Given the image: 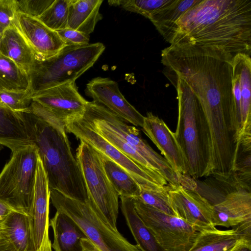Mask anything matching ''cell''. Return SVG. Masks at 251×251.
<instances>
[{"mask_svg":"<svg viewBox=\"0 0 251 251\" xmlns=\"http://www.w3.org/2000/svg\"><path fill=\"white\" fill-rule=\"evenodd\" d=\"M121 208L141 251H163L155 238L136 212L131 198L119 197Z\"/></svg>","mask_w":251,"mask_h":251,"instance_id":"obj_23","label":"cell"},{"mask_svg":"<svg viewBox=\"0 0 251 251\" xmlns=\"http://www.w3.org/2000/svg\"><path fill=\"white\" fill-rule=\"evenodd\" d=\"M102 0H70L68 27L88 35L102 18L99 10Z\"/></svg>","mask_w":251,"mask_h":251,"instance_id":"obj_22","label":"cell"},{"mask_svg":"<svg viewBox=\"0 0 251 251\" xmlns=\"http://www.w3.org/2000/svg\"><path fill=\"white\" fill-rule=\"evenodd\" d=\"M132 200L136 212L163 251H188L190 249L199 233L192 226L137 198Z\"/></svg>","mask_w":251,"mask_h":251,"instance_id":"obj_8","label":"cell"},{"mask_svg":"<svg viewBox=\"0 0 251 251\" xmlns=\"http://www.w3.org/2000/svg\"><path fill=\"white\" fill-rule=\"evenodd\" d=\"M65 130L122 167L134 179L140 189L158 190L169 185L166 180L150 174L107 141L93 129L83 116L68 122Z\"/></svg>","mask_w":251,"mask_h":251,"instance_id":"obj_9","label":"cell"},{"mask_svg":"<svg viewBox=\"0 0 251 251\" xmlns=\"http://www.w3.org/2000/svg\"><path fill=\"white\" fill-rule=\"evenodd\" d=\"M32 100L45 107L65 126L68 122L83 116L88 102L79 93L75 82L39 92L32 95Z\"/></svg>","mask_w":251,"mask_h":251,"instance_id":"obj_12","label":"cell"},{"mask_svg":"<svg viewBox=\"0 0 251 251\" xmlns=\"http://www.w3.org/2000/svg\"><path fill=\"white\" fill-rule=\"evenodd\" d=\"M87 105L130 145L147 162L156 175L165 179L170 185H179L178 174L164 157L154 151L142 138L138 128L127 125L123 120L108 109L93 101H88Z\"/></svg>","mask_w":251,"mask_h":251,"instance_id":"obj_10","label":"cell"},{"mask_svg":"<svg viewBox=\"0 0 251 251\" xmlns=\"http://www.w3.org/2000/svg\"><path fill=\"white\" fill-rule=\"evenodd\" d=\"M169 43L251 56V0H201L176 22Z\"/></svg>","mask_w":251,"mask_h":251,"instance_id":"obj_1","label":"cell"},{"mask_svg":"<svg viewBox=\"0 0 251 251\" xmlns=\"http://www.w3.org/2000/svg\"><path fill=\"white\" fill-rule=\"evenodd\" d=\"M105 50L101 43L65 46L57 54L36 60L28 75L32 95L66 83L75 82L92 67Z\"/></svg>","mask_w":251,"mask_h":251,"instance_id":"obj_4","label":"cell"},{"mask_svg":"<svg viewBox=\"0 0 251 251\" xmlns=\"http://www.w3.org/2000/svg\"><path fill=\"white\" fill-rule=\"evenodd\" d=\"M39 155L33 144L12 151L0 173V200L15 211L29 216Z\"/></svg>","mask_w":251,"mask_h":251,"instance_id":"obj_5","label":"cell"},{"mask_svg":"<svg viewBox=\"0 0 251 251\" xmlns=\"http://www.w3.org/2000/svg\"><path fill=\"white\" fill-rule=\"evenodd\" d=\"M0 52L28 75L36 60L31 48L14 23L0 36Z\"/></svg>","mask_w":251,"mask_h":251,"instance_id":"obj_19","label":"cell"},{"mask_svg":"<svg viewBox=\"0 0 251 251\" xmlns=\"http://www.w3.org/2000/svg\"><path fill=\"white\" fill-rule=\"evenodd\" d=\"M168 74L176 87L178 100L176 139L194 178L210 175L211 153L209 131L201 105L196 96L181 78Z\"/></svg>","mask_w":251,"mask_h":251,"instance_id":"obj_3","label":"cell"},{"mask_svg":"<svg viewBox=\"0 0 251 251\" xmlns=\"http://www.w3.org/2000/svg\"><path fill=\"white\" fill-rule=\"evenodd\" d=\"M251 220L250 189L238 188L228 193L224 199L213 204L214 226L234 227Z\"/></svg>","mask_w":251,"mask_h":251,"instance_id":"obj_17","label":"cell"},{"mask_svg":"<svg viewBox=\"0 0 251 251\" xmlns=\"http://www.w3.org/2000/svg\"><path fill=\"white\" fill-rule=\"evenodd\" d=\"M50 200L48 180L39 156L33 203L28 216L35 251H52L49 233Z\"/></svg>","mask_w":251,"mask_h":251,"instance_id":"obj_13","label":"cell"},{"mask_svg":"<svg viewBox=\"0 0 251 251\" xmlns=\"http://www.w3.org/2000/svg\"><path fill=\"white\" fill-rule=\"evenodd\" d=\"M86 95L126 123L142 127L144 117L125 99L118 83L107 77H97L88 82Z\"/></svg>","mask_w":251,"mask_h":251,"instance_id":"obj_14","label":"cell"},{"mask_svg":"<svg viewBox=\"0 0 251 251\" xmlns=\"http://www.w3.org/2000/svg\"><path fill=\"white\" fill-rule=\"evenodd\" d=\"M100 154L105 174L119 197H138L140 187L134 179L122 167L104 154Z\"/></svg>","mask_w":251,"mask_h":251,"instance_id":"obj_27","label":"cell"},{"mask_svg":"<svg viewBox=\"0 0 251 251\" xmlns=\"http://www.w3.org/2000/svg\"><path fill=\"white\" fill-rule=\"evenodd\" d=\"M233 71L239 83L240 119L239 142L251 138V58L245 53H237L232 59Z\"/></svg>","mask_w":251,"mask_h":251,"instance_id":"obj_18","label":"cell"},{"mask_svg":"<svg viewBox=\"0 0 251 251\" xmlns=\"http://www.w3.org/2000/svg\"><path fill=\"white\" fill-rule=\"evenodd\" d=\"M142 128L172 168L179 175L188 176L187 163L182 150L175 133L166 123L151 112H148Z\"/></svg>","mask_w":251,"mask_h":251,"instance_id":"obj_16","label":"cell"},{"mask_svg":"<svg viewBox=\"0 0 251 251\" xmlns=\"http://www.w3.org/2000/svg\"><path fill=\"white\" fill-rule=\"evenodd\" d=\"M14 24L31 48L36 60L52 57L65 47L57 32L36 18L17 12Z\"/></svg>","mask_w":251,"mask_h":251,"instance_id":"obj_15","label":"cell"},{"mask_svg":"<svg viewBox=\"0 0 251 251\" xmlns=\"http://www.w3.org/2000/svg\"><path fill=\"white\" fill-rule=\"evenodd\" d=\"M226 251H251V241L244 238L240 239Z\"/></svg>","mask_w":251,"mask_h":251,"instance_id":"obj_37","label":"cell"},{"mask_svg":"<svg viewBox=\"0 0 251 251\" xmlns=\"http://www.w3.org/2000/svg\"><path fill=\"white\" fill-rule=\"evenodd\" d=\"M54 0H17V12L38 18Z\"/></svg>","mask_w":251,"mask_h":251,"instance_id":"obj_33","label":"cell"},{"mask_svg":"<svg viewBox=\"0 0 251 251\" xmlns=\"http://www.w3.org/2000/svg\"><path fill=\"white\" fill-rule=\"evenodd\" d=\"M201 0H174L150 19L157 30L169 43L176 22Z\"/></svg>","mask_w":251,"mask_h":251,"instance_id":"obj_26","label":"cell"},{"mask_svg":"<svg viewBox=\"0 0 251 251\" xmlns=\"http://www.w3.org/2000/svg\"><path fill=\"white\" fill-rule=\"evenodd\" d=\"M0 100L13 111L16 113L28 112L32 102L30 89L26 91H0Z\"/></svg>","mask_w":251,"mask_h":251,"instance_id":"obj_32","label":"cell"},{"mask_svg":"<svg viewBox=\"0 0 251 251\" xmlns=\"http://www.w3.org/2000/svg\"><path fill=\"white\" fill-rule=\"evenodd\" d=\"M75 158L84 181L87 201L96 207L113 228L117 229L119 195L105 174L100 153L80 141Z\"/></svg>","mask_w":251,"mask_h":251,"instance_id":"obj_7","label":"cell"},{"mask_svg":"<svg viewBox=\"0 0 251 251\" xmlns=\"http://www.w3.org/2000/svg\"><path fill=\"white\" fill-rule=\"evenodd\" d=\"M175 216L184 220L197 231L214 229L213 204L198 192L181 185H171L169 192Z\"/></svg>","mask_w":251,"mask_h":251,"instance_id":"obj_11","label":"cell"},{"mask_svg":"<svg viewBox=\"0 0 251 251\" xmlns=\"http://www.w3.org/2000/svg\"><path fill=\"white\" fill-rule=\"evenodd\" d=\"M0 251H17L11 244L3 224H0Z\"/></svg>","mask_w":251,"mask_h":251,"instance_id":"obj_36","label":"cell"},{"mask_svg":"<svg viewBox=\"0 0 251 251\" xmlns=\"http://www.w3.org/2000/svg\"><path fill=\"white\" fill-rule=\"evenodd\" d=\"M21 113H16L0 100V145L13 151L30 145Z\"/></svg>","mask_w":251,"mask_h":251,"instance_id":"obj_21","label":"cell"},{"mask_svg":"<svg viewBox=\"0 0 251 251\" xmlns=\"http://www.w3.org/2000/svg\"><path fill=\"white\" fill-rule=\"evenodd\" d=\"M3 224L17 251H35L28 216L14 211Z\"/></svg>","mask_w":251,"mask_h":251,"instance_id":"obj_25","label":"cell"},{"mask_svg":"<svg viewBox=\"0 0 251 251\" xmlns=\"http://www.w3.org/2000/svg\"><path fill=\"white\" fill-rule=\"evenodd\" d=\"M17 12V0H0V36L14 23Z\"/></svg>","mask_w":251,"mask_h":251,"instance_id":"obj_34","label":"cell"},{"mask_svg":"<svg viewBox=\"0 0 251 251\" xmlns=\"http://www.w3.org/2000/svg\"><path fill=\"white\" fill-rule=\"evenodd\" d=\"M30 89L28 74L0 52V91Z\"/></svg>","mask_w":251,"mask_h":251,"instance_id":"obj_28","label":"cell"},{"mask_svg":"<svg viewBox=\"0 0 251 251\" xmlns=\"http://www.w3.org/2000/svg\"><path fill=\"white\" fill-rule=\"evenodd\" d=\"M53 231L51 247L55 251H82L81 240L87 238L80 226L65 213L56 210L50 220Z\"/></svg>","mask_w":251,"mask_h":251,"instance_id":"obj_20","label":"cell"},{"mask_svg":"<svg viewBox=\"0 0 251 251\" xmlns=\"http://www.w3.org/2000/svg\"><path fill=\"white\" fill-rule=\"evenodd\" d=\"M21 113L30 142L36 147L46 173L50 191L86 202L84 181L65 125L47 114L38 116L29 111Z\"/></svg>","mask_w":251,"mask_h":251,"instance_id":"obj_2","label":"cell"},{"mask_svg":"<svg viewBox=\"0 0 251 251\" xmlns=\"http://www.w3.org/2000/svg\"><path fill=\"white\" fill-rule=\"evenodd\" d=\"M65 46H83L89 44V35L69 27L56 31Z\"/></svg>","mask_w":251,"mask_h":251,"instance_id":"obj_35","label":"cell"},{"mask_svg":"<svg viewBox=\"0 0 251 251\" xmlns=\"http://www.w3.org/2000/svg\"><path fill=\"white\" fill-rule=\"evenodd\" d=\"M70 2V0H54L37 19L54 31L67 28Z\"/></svg>","mask_w":251,"mask_h":251,"instance_id":"obj_30","label":"cell"},{"mask_svg":"<svg viewBox=\"0 0 251 251\" xmlns=\"http://www.w3.org/2000/svg\"><path fill=\"white\" fill-rule=\"evenodd\" d=\"M14 210L0 200V224H2L7 217Z\"/></svg>","mask_w":251,"mask_h":251,"instance_id":"obj_38","label":"cell"},{"mask_svg":"<svg viewBox=\"0 0 251 251\" xmlns=\"http://www.w3.org/2000/svg\"><path fill=\"white\" fill-rule=\"evenodd\" d=\"M50 200L56 210L70 217L87 237L101 251H141L113 228L96 207L88 201H80L60 192L50 191Z\"/></svg>","mask_w":251,"mask_h":251,"instance_id":"obj_6","label":"cell"},{"mask_svg":"<svg viewBox=\"0 0 251 251\" xmlns=\"http://www.w3.org/2000/svg\"><path fill=\"white\" fill-rule=\"evenodd\" d=\"M241 238H244L235 226L224 230L216 228L205 229L199 232L188 251H226Z\"/></svg>","mask_w":251,"mask_h":251,"instance_id":"obj_24","label":"cell"},{"mask_svg":"<svg viewBox=\"0 0 251 251\" xmlns=\"http://www.w3.org/2000/svg\"><path fill=\"white\" fill-rule=\"evenodd\" d=\"M82 251H101L88 238L81 240Z\"/></svg>","mask_w":251,"mask_h":251,"instance_id":"obj_39","label":"cell"},{"mask_svg":"<svg viewBox=\"0 0 251 251\" xmlns=\"http://www.w3.org/2000/svg\"><path fill=\"white\" fill-rule=\"evenodd\" d=\"M171 185L158 190H146L140 189V192L137 198L143 203L166 214L174 216L171 209L169 192Z\"/></svg>","mask_w":251,"mask_h":251,"instance_id":"obj_31","label":"cell"},{"mask_svg":"<svg viewBox=\"0 0 251 251\" xmlns=\"http://www.w3.org/2000/svg\"><path fill=\"white\" fill-rule=\"evenodd\" d=\"M174 0H108L109 5L119 6L125 10L140 14L150 20L153 16Z\"/></svg>","mask_w":251,"mask_h":251,"instance_id":"obj_29","label":"cell"}]
</instances>
